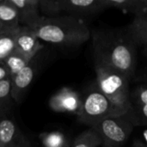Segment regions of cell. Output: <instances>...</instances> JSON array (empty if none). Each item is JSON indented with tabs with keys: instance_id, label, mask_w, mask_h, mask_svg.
<instances>
[{
	"instance_id": "6da1fadb",
	"label": "cell",
	"mask_w": 147,
	"mask_h": 147,
	"mask_svg": "<svg viewBox=\"0 0 147 147\" xmlns=\"http://www.w3.org/2000/svg\"><path fill=\"white\" fill-rule=\"evenodd\" d=\"M94 63L105 65L130 79L136 69V45L126 31L97 29L91 32Z\"/></svg>"
},
{
	"instance_id": "7a4b0ae2",
	"label": "cell",
	"mask_w": 147,
	"mask_h": 147,
	"mask_svg": "<svg viewBox=\"0 0 147 147\" xmlns=\"http://www.w3.org/2000/svg\"><path fill=\"white\" fill-rule=\"evenodd\" d=\"M30 28L40 41L65 47L80 46L91 37V31L85 20L71 15L56 17L42 16Z\"/></svg>"
},
{
	"instance_id": "3957f363",
	"label": "cell",
	"mask_w": 147,
	"mask_h": 147,
	"mask_svg": "<svg viewBox=\"0 0 147 147\" xmlns=\"http://www.w3.org/2000/svg\"><path fill=\"white\" fill-rule=\"evenodd\" d=\"M96 84L120 115H127L137 126L138 121L131 101L129 80L127 77L105 65L94 63Z\"/></svg>"
},
{
	"instance_id": "277c9868",
	"label": "cell",
	"mask_w": 147,
	"mask_h": 147,
	"mask_svg": "<svg viewBox=\"0 0 147 147\" xmlns=\"http://www.w3.org/2000/svg\"><path fill=\"white\" fill-rule=\"evenodd\" d=\"M114 115H120L96 84L82 97V105L77 115L79 122L92 127L98 121Z\"/></svg>"
},
{
	"instance_id": "5b68a950",
	"label": "cell",
	"mask_w": 147,
	"mask_h": 147,
	"mask_svg": "<svg viewBox=\"0 0 147 147\" xmlns=\"http://www.w3.org/2000/svg\"><path fill=\"white\" fill-rule=\"evenodd\" d=\"M134 127L127 115H114L98 121L92 128L99 134L102 147H122L128 140Z\"/></svg>"
},
{
	"instance_id": "8992f818",
	"label": "cell",
	"mask_w": 147,
	"mask_h": 147,
	"mask_svg": "<svg viewBox=\"0 0 147 147\" xmlns=\"http://www.w3.org/2000/svg\"><path fill=\"white\" fill-rule=\"evenodd\" d=\"M48 105L56 113H69L78 115L82 105V97L73 89L62 87L50 97Z\"/></svg>"
},
{
	"instance_id": "52a82bcc",
	"label": "cell",
	"mask_w": 147,
	"mask_h": 147,
	"mask_svg": "<svg viewBox=\"0 0 147 147\" xmlns=\"http://www.w3.org/2000/svg\"><path fill=\"white\" fill-rule=\"evenodd\" d=\"M0 143L2 147H31L17 124L6 115L0 116Z\"/></svg>"
},
{
	"instance_id": "ba28073f",
	"label": "cell",
	"mask_w": 147,
	"mask_h": 147,
	"mask_svg": "<svg viewBox=\"0 0 147 147\" xmlns=\"http://www.w3.org/2000/svg\"><path fill=\"white\" fill-rule=\"evenodd\" d=\"M62 6L63 12L84 20L107 9L104 0H62Z\"/></svg>"
},
{
	"instance_id": "9c48e42d",
	"label": "cell",
	"mask_w": 147,
	"mask_h": 147,
	"mask_svg": "<svg viewBox=\"0 0 147 147\" xmlns=\"http://www.w3.org/2000/svg\"><path fill=\"white\" fill-rule=\"evenodd\" d=\"M43 44L34 30L28 27L19 26L16 39V49L29 59H34L43 48Z\"/></svg>"
},
{
	"instance_id": "30bf717a",
	"label": "cell",
	"mask_w": 147,
	"mask_h": 147,
	"mask_svg": "<svg viewBox=\"0 0 147 147\" xmlns=\"http://www.w3.org/2000/svg\"><path fill=\"white\" fill-rule=\"evenodd\" d=\"M34 59L22 70L11 77V97L13 102L20 103L31 85L36 71V65Z\"/></svg>"
},
{
	"instance_id": "8fae6325",
	"label": "cell",
	"mask_w": 147,
	"mask_h": 147,
	"mask_svg": "<svg viewBox=\"0 0 147 147\" xmlns=\"http://www.w3.org/2000/svg\"><path fill=\"white\" fill-rule=\"evenodd\" d=\"M19 16V25L32 28L43 16L39 9L40 0H9Z\"/></svg>"
},
{
	"instance_id": "7c38bea8",
	"label": "cell",
	"mask_w": 147,
	"mask_h": 147,
	"mask_svg": "<svg viewBox=\"0 0 147 147\" xmlns=\"http://www.w3.org/2000/svg\"><path fill=\"white\" fill-rule=\"evenodd\" d=\"M107 9H116L134 16L147 14V0H104Z\"/></svg>"
},
{
	"instance_id": "4fadbf2b",
	"label": "cell",
	"mask_w": 147,
	"mask_h": 147,
	"mask_svg": "<svg viewBox=\"0 0 147 147\" xmlns=\"http://www.w3.org/2000/svg\"><path fill=\"white\" fill-rule=\"evenodd\" d=\"M126 33L136 46L147 47V14L134 16Z\"/></svg>"
},
{
	"instance_id": "5bb4252c",
	"label": "cell",
	"mask_w": 147,
	"mask_h": 147,
	"mask_svg": "<svg viewBox=\"0 0 147 147\" xmlns=\"http://www.w3.org/2000/svg\"><path fill=\"white\" fill-rule=\"evenodd\" d=\"M18 28H7L0 33V64L16 49V39Z\"/></svg>"
},
{
	"instance_id": "9a60e30c",
	"label": "cell",
	"mask_w": 147,
	"mask_h": 147,
	"mask_svg": "<svg viewBox=\"0 0 147 147\" xmlns=\"http://www.w3.org/2000/svg\"><path fill=\"white\" fill-rule=\"evenodd\" d=\"M0 23L9 28L20 26L17 9L9 0H3L0 3Z\"/></svg>"
},
{
	"instance_id": "2e32d148",
	"label": "cell",
	"mask_w": 147,
	"mask_h": 147,
	"mask_svg": "<svg viewBox=\"0 0 147 147\" xmlns=\"http://www.w3.org/2000/svg\"><path fill=\"white\" fill-rule=\"evenodd\" d=\"M101 146L102 140L97 132L92 127L81 133L71 144V147H99Z\"/></svg>"
},
{
	"instance_id": "e0dca14e",
	"label": "cell",
	"mask_w": 147,
	"mask_h": 147,
	"mask_svg": "<svg viewBox=\"0 0 147 147\" xmlns=\"http://www.w3.org/2000/svg\"><path fill=\"white\" fill-rule=\"evenodd\" d=\"M32 60L19 53L18 51L14 50L3 61V64L5 65L12 77L17 72H19L21 70H22L25 66H27Z\"/></svg>"
},
{
	"instance_id": "ac0fdd59",
	"label": "cell",
	"mask_w": 147,
	"mask_h": 147,
	"mask_svg": "<svg viewBox=\"0 0 147 147\" xmlns=\"http://www.w3.org/2000/svg\"><path fill=\"white\" fill-rule=\"evenodd\" d=\"M39 137L44 147H66L71 146L65 134L59 131L43 133L40 134Z\"/></svg>"
},
{
	"instance_id": "d6986e66",
	"label": "cell",
	"mask_w": 147,
	"mask_h": 147,
	"mask_svg": "<svg viewBox=\"0 0 147 147\" xmlns=\"http://www.w3.org/2000/svg\"><path fill=\"white\" fill-rule=\"evenodd\" d=\"M11 82L7 79L0 82V116L6 115L7 111L12 104Z\"/></svg>"
},
{
	"instance_id": "ffe728a7",
	"label": "cell",
	"mask_w": 147,
	"mask_h": 147,
	"mask_svg": "<svg viewBox=\"0 0 147 147\" xmlns=\"http://www.w3.org/2000/svg\"><path fill=\"white\" fill-rule=\"evenodd\" d=\"M39 9L45 17H56L63 12L62 0H40Z\"/></svg>"
},
{
	"instance_id": "44dd1931",
	"label": "cell",
	"mask_w": 147,
	"mask_h": 147,
	"mask_svg": "<svg viewBox=\"0 0 147 147\" xmlns=\"http://www.w3.org/2000/svg\"><path fill=\"white\" fill-rule=\"evenodd\" d=\"M133 105H147V84H140L131 90Z\"/></svg>"
},
{
	"instance_id": "7402d4cb",
	"label": "cell",
	"mask_w": 147,
	"mask_h": 147,
	"mask_svg": "<svg viewBox=\"0 0 147 147\" xmlns=\"http://www.w3.org/2000/svg\"><path fill=\"white\" fill-rule=\"evenodd\" d=\"M138 125H147V105H133Z\"/></svg>"
},
{
	"instance_id": "603a6c76",
	"label": "cell",
	"mask_w": 147,
	"mask_h": 147,
	"mask_svg": "<svg viewBox=\"0 0 147 147\" xmlns=\"http://www.w3.org/2000/svg\"><path fill=\"white\" fill-rule=\"evenodd\" d=\"M10 78H11V75L9 70L7 69V67L5 66V65L3 63L0 64V82Z\"/></svg>"
},
{
	"instance_id": "cb8c5ba5",
	"label": "cell",
	"mask_w": 147,
	"mask_h": 147,
	"mask_svg": "<svg viewBox=\"0 0 147 147\" xmlns=\"http://www.w3.org/2000/svg\"><path fill=\"white\" fill-rule=\"evenodd\" d=\"M143 140H144V144H136L137 147H147V129L144 130L143 132Z\"/></svg>"
},
{
	"instance_id": "d4e9b609",
	"label": "cell",
	"mask_w": 147,
	"mask_h": 147,
	"mask_svg": "<svg viewBox=\"0 0 147 147\" xmlns=\"http://www.w3.org/2000/svg\"><path fill=\"white\" fill-rule=\"evenodd\" d=\"M7 28H6V27H4L3 25H2V24L0 23V33L3 32V31L5 30V29H7Z\"/></svg>"
},
{
	"instance_id": "484cf974",
	"label": "cell",
	"mask_w": 147,
	"mask_h": 147,
	"mask_svg": "<svg viewBox=\"0 0 147 147\" xmlns=\"http://www.w3.org/2000/svg\"><path fill=\"white\" fill-rule=\"evenodd\" d=\"M144 53H145L146 56L147 57V47H145V49H144Z\"/></svg>"
},
{
	"instance_id": "4316f807",
	"label": "cell",
	"mask_w": 147,
	"mask_h": 147,
	"mask_svg": "<svg viewBox=\"0 0 147 147\" xmlns=\"http://www.w3.org/2000/svg\"><path fill=\"white\" fill-rule=\"evenodd\" d=\"M3 1V0H0V3H2Z\"/></svg>"
},
{
	"instance_id": "83f0119b",
	"label": "cell",
	"mask_w": 147,
	"mask_h": 147,
	"mask_svg": "<svg viewBox=\"0 0 147 147\" xmlns=\"http://www.w3.org/2000/svg\"><path fill=\"white\" fill-rule=\"evenodd\" d=\"M0 147H2V146H1V143H0Z\"/></svg>"
},
{
	"instance_id": "f1b7e54d",
	"label": "cell",
	"mask_w": 147,
	"mask_h": 147,
	"mask_svg": "<svg viewBox=\"0 0 147 147\" xmlns=\"http://www.w3.org/2000/svg\"><path fill=\"white\" fill-rule=\"evenodd\" d=\"M66 147H71V146H66Z\"/></svg>"
}]
</instances>
